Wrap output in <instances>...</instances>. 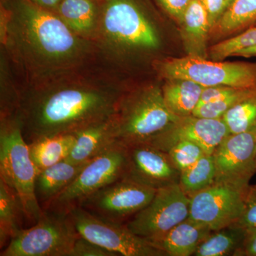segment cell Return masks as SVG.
I'll list each match as a JSON object with an SVG mask.
<instances>
[{"label": "cell", "instance_id": "6da1fadb", "mask_svg": "<svg viewBox=\"0 0 256 256\" xmlns=\"http://www.w3.org/2000/svg\"><path fill=\"white\" fill-rule=\"evenodd\" d=\"M0 44L20 90L102 65L92 42L30 0L0 2Z\"/></svg>", "mask_w": 256, "mask_h": 256}, {"label": "cell", "instance_id": "7a4b0ae2", "mask_svg": "<svg viewBox=\"0 0 256 256\" xmlns=\"http://www.w3.org/2000/svg\"><path fill=\"white\" fill-rule=\"evenodd\" d=\"M136 80L104 65L20 90L14 117L28 144L74 134L114 116Z\"/></svg>", "mask_w": 256, "mask_h": 256}, {"label": "cell", "instance_id": "3957f363", "mask_svg": "<svg viewBox=\"0 0 256 256\" xmlns=\"http://www.w3.org/2000/svg\"><path fill=\"white\" fill-rule=\"evenodd\" d=\"M152 0H102L94 41L100 63L131 79L160 60L164 40Z\"/></svg>", "mask_w": 256, "mask_h": 256}, {"label": "cell", "instance_id": "277c9868", "mask_svg": "<svg viewBox=\"0 0 256 256\" xmlns=\"http://www.w3.org/2000/svg\"><path fill=\"white\" fill-rule=\"evenodd\" d=\"M162 86L142 80L124 94L116 114L118 142L126 146L146 143L181 118L168 108Z\"/></svg>", "mask_w": 256, "mask_h": 256}, {"label": "cell", "instance_id": "5b68a950", "mask_svg": "<svg viewBox=\"0 0 256 256\" xmlns=\"http://www.w3.org/2000/svg\"><path fill=\"white\" fill-rule=\"evenodd\" d=\"M37 170L18 120L0 118V178L18 195L25 218L35 224L44 210L35 192Z\"/></svg>", "mask_w": 256, "mask_h": 256}, {"label": "cell", "instance_id": "8992f818", "mask_svg": "<svg viewBox=\"0 0 256 256\" xmlns=\"http://www.w3.org/2000/svg\"><path fill=\"white\" fill-rule=\"evenodd\" d=\"M152 70L161 80L188 79L205 88H256V63L214 62L188 56L160 58L152 64Z\"/></svg>", "mask_w": 256, "mask_h": 256}, {"label": "cell", "instance_id": "52a82bcc", "mask_svg": "<svg viewBox=\"0 0 256 256\" xmlns=\"http://www.w3.org/2000/svg\"><path fill=\"white\" fill-rule=\"evenodd\" d=\"M80 236L68 210H46L31 228L22 229L1 256H70Z\"/></svg>", "mask_w": 256, "mask_h": 256}, {"label": "cell", "instance_id": "ba28073f", "mask_svg": "<svg viewBox=\"0 0 256 256\" xmlns=\"http://www.w3.org/2000/svg\"><path fill=\"white\" fill-rule=\"evenodd\" d=\"M79 235L117 256H166L148 239L133 233L127 224L106 220L79 206L69 208Z\"/></svg>", "mask_w": 256, "mask_h": 256}, {"label": "cell", "instance_id": "9c48e42d", "mask_svg": "<svg viewBox=\"0 0 256 256\" xmlns=\"http://www.w3.org/2000/svg\"><path fill=\"white\" fill-rule=\"evenodd\" d=\"M127 164V148L118 143L90 160L73 182L56 197L46 210H68L77 206L87 197L124 178Z\"/></svg>", "mask_w": 256, "mask_h": 256}, {"label": "cell", "instance_id": "30bf717a", "mask_svg": "<svg viewBox=\"0 0 256 256\" xmlns=\"http://www.w3.org/2000/svg\"><path fill=\"white\" fill-rule=\"evenodd\" d=\"M249 186L215 182L190 196L188 218L213 232L232 226L242 214Z\"/></svg>", "mask_w": 256, "mask_h": 256}, {"label": "cell", "instance_id": "8fae6325", "mask_svg": "<svg viewBox=\"0 0 256 256\" xmlns=\"http://www.w3.org/2000/svg\"><path fill=\"white\" fill-rule=\"evenodd\" d=\"M190 196L180 183L158 188L152 201L133 216L128 228L142 237L156 238L188 220L190 216Z\"/></svg>", "mask_w": 256, "mask_h": 256}, {"label": "cell", "instance_id": "7c38bea8", "mask_svg": "<svg viewBox=\"0 0 256 256\" xmlns=\"http://www.w3.org/2000/svg\"><path fill=\"white\" fill-rule=\"evenodd\" d=\"M156 190L124 178L87 197L77 206L98 216L124 224L150 204Z\"/></svg>", "mask_w": 256, "mask_h": 256}, {"label": "cell", "instance_id": "4fadbf2b", "mask_svg": "<svg viewBox=\"0 0 256 256\" xmlns=\"http://www.w3.org/2000/svg\"><path fill=\"white\" fill-rule=\"evenodd\" d=\"M213 156L216 182L249 186L256 173V128L229 134Z\"/></svg>", "mask_w": 256, "mask_h": 256}, {"label": "cell", "instance_id": "5bb4252c", "mask_svg": "<svg viewBox=\"0 0 256 256\" xmlns=\"http://www.w3.org/2000/svg\"><path fill=\"white\" fill-rule=\"evenodd\" d=\"M230 134L223 118H202L192 116L181 118L176 124L146 143L166 152L176 142L188 140L201 146L206 154L213 156Z\"/></svg>", "mask_w": 256, "mask_h": 256}, {"label": "cell", "instance_id": "9a60e30c", "mask_svg": "<svg viewBox=\"0 0 256 256\" xmlns=\"http://www.w3.org/2000/svg\"><path fill=\"white\" fill-rule=\"evenodd\" d=\"M126 148L128 164L124 178L156 190L180 183L181 172L168 152L148 143Z\"/></svg>", "mask_w": 256, "mask_h": 256}, {"label": "cell", "instance_id": "2e32d148", "mask_svg": "<svg viewBox=\"0 0 256 256\" xmlns=\"http://www.w3.org/2000/svg\"><path fill=\"white\" fill-rule=\"evenodd\" d=\"M116 114L74 133L75 146L66 160L75 164L88 162L116 146L118 142Z\"/></svg>", "mask_w": 256, "mask_h": 256}, {"label": "cell", "instance_id": "e0dca14e", "mask_svg": "<svg viewBox=\"0 0 256 256\" xmlns=\"http://www.w3.org/2000/svg\"><path fill=\"white\" fill-rule=\"evenodd\" d=\"M212 232L188 218L166 233L148 240L166 256H191Z\"/></svg>", "mask_w": 256, "mask_h": 256}, {"label": "cell", "instance_id": "ac0fdd59", "mask_svg": "<svg viewBox=\"0 0 256 256\" xmlns=\"http://www.w3.org/2000/svg\"><path fill=\"white\" fill-rule=\"evenodd\" d=\"M99 0H62L55 14L76 34L94 43L100 16Z\"/></svg>", "mask_w": 256, "mask_h": 256}, {"label": "cell", "instance_id": "d6986e66", "mask_svg": "<svg viewBox=\"0 0 256 256\" xmlns=\"http://www.w3.org/2000/svg\"><path fill=\"white\" fill-rule=\"evenodd\" d=\"M180 25L188 56L206 58V44L212 28L208 14L201 0H191Z\"/></svg>", "mask_w": 256, "mask_h": 256}, {"label": "cell", "instance_id": "ffe728a7", "mask_svg": "<svg viewBox=\"0 0 256 256\" xmlns=\"http://www.w3.org/2000/svg\"><path fill=\"white\" fill-rule=\"evenodd\" d=\"M89 162L75 164L65 160L37 174L35 192L44 210L73 182Z\"/></svg>", "mask_w": 256, "mask_h": 256}, {"label": "cell", "instance_id": "44dd1931", "mask_svg": "<svg viewBox=\"0 0 256 256\" xmlns=\"http://www.w3.org/2000/svg\"><path fill=\"white\" fill-rule=\"evenodd\" d=\"M162 88L169 110L178 118H186L193 116L205 87L188 79L174 78L164 80Z\"/></svg>", "mask_w": 256, "mask_h": 256}, {"label": "cell", "instance_id": "7402d4cb", "mask_svg": "<svg viewBox=\"0 0 256 256\" xmlns=\"http://www.w3.org/2000/svg\"><path fill=\"white\" fill-rule=\"evenodd\" d=\"M75 142L76 134H66L42 138L28 144L37 174L66 160Z\"/></svg>", "mask_w": 256, "mask_h": 256}, {"label": "cell", "instance_id": "603a6c76", "mask_svg": "<svg viewBox=\"0 0 256 256\" xmlns=\"http://www.w3.org/2000/svg\"><path fill=\"white\" fill-rule=\"evenodd\" d=\"M24 213L18 195L0 178V248L22 230Z\"/></svg>", "mask_w": 256, "mask_h": 256}, {"label": "cell", "instance_id": "cb8c5ba5", "mask_svg": "<svg viewBox=\"0 0 256 256\" xmlns=\"http://www.w3.org/2000/svg\"><path fill=\"white\" fill-rule=\"evenodd\" d=\"M256 23V0H235L230 9L224 14L210 36L217 38L230 36Z\"/></svg>", "mask_w": 256, "mask_h": 256}, {"label": "cell", "instance_id": "d4e9b609", "mask_svg": "<svg viewBox=\"0 0 256 256\" xmlns=\"http://www.w3.org/2000/svg\"><path fill=\"white\" fill-rule=\"evenodd\" d=\"M246 236L244 230L234 226L212 232L200 244L194 256H235L242 246Z\"/></svg>", "mask_w": 256, "mask_h": 256}, {"label": "cell", "instance_id": "484cf974", "mask_svg": "<svg viewBox=\"0 0 256 256\" xmlns=\"http://www.w3.org/2000/svg\"><path fill=\"white\" fill-rule=\"evenodd\" d=\"M216 169L213 156H204L201 160L182 172L180 184L188 196L204 190L216 182Z\"/></svg>", "mask_w": 256, "mask_h": 256}, {"label": "cell", "instance_id": "4316f807", "mask_svg": "<svg viewBox=\"0 0 256 256\" xmlns=\"http://www.w3.org/2000/svg\"><path fill=\"white\" fill-rule=\"evenodd\" d=\"M0 118L12 117L18 108L20 87L9 62L0 54Z\"/></svg>", "mask_w": 256, "mask_h": 256}, {"label": "cell", "instance_id": "83f0119b", "mask_svg": "<svg viewBox=\"0 0 256 256\" xmlns=\"http://www.w3.org/2000/svg\"><path fill=\"white\" fill-rule=\"evenodd\" d=\"M230 134H238L256 128V90L230 109L223 117Z\"/></svg>", "mask_w": 256, "mask_h": 256}, {"label": "cell", "instance_id": "f1b7e54d", "mask_svg": "<svg viewBox=\"0 0 256 256\" xmlns=\"http://www.w3.org/2000/svg\"><path fill=\"white\" fill-rule=\"evenodd\" d=\"M254 46H256V26L248 28L238 36L214 45L208 50V57L214 62H222Z\"/></svg>", "mask_w": 256, "mask_h": 256}, {"label": "cell", "instance_id": "f546056e", "mask_svg": "<svg viewBox=\"0 0 256 256\" xmlns=\"http://www.w3.org/2000/svg\"><path fill=\"white\" fill-rule=\"evenodd\" d=\"M256 90V88H242L236 94L229 96L223 100L198 106L194 112L193 116L202 118H223L224 114H226L230 109L240 101L245 100L248 97L252 95Z\"/></svg>", "mask_w": 256, "mask_h": 256}, {"label": "cell", "instance_id": "4dcf8cb0", "mask_svg": "<svg viewBox=\"0 0 256 256\" xmlns=\"http://www.w3.org/2000/svg\"><path fill=\"white\" fill-rule=\"evenodd\" d=\"M166 152L180 172L196 164L198 160L206 154L201 146L188 140L176 142Z\"/></svg>", "mask_w": 256, "mask_h": 256}, {"label": "cell", "instance_id": "1f68e13d", "mask_svg": "<svg viewBox=\"0 0 256 256\" xmlns=\"http://www.w3.org/2000/svg\"><path fill=\"white\" fill-rule=\"evenodd\" d=\"M232 226L242 229L246 233L256 230V185L248 188L242 214Z\"/></svg>", "mask_w": 256, "mask_h": 256}, {"label": "cell", "instance_id": "d6a6232c", "mask_svg": "<svg viewBox=\"0 0 256 256\" xmlns=\"http://www.w3.org/2000/svg\"><path fill=\"white\" fill-rule=\"evenodd\" d=\"M70 256H117L114 252L79 236L76 240Z\"/></svg>", "mask_w": 256, "mask_h": 256}, {"label": "cell", "instance_id": "836d02e7", "mask_svg": "<svg viewBox=\"0 0 256 256\" xmlns=\"http://www.w3.org/2000/svg\"><path fill=\"white\" fill-rule=\"evenodd\" d=\"M165 14L178 24L182 21L184 14L191 0H152Z\"/></svg>", "mask_w": 256, "mask_h": 256}, {"label": "cell", "instance_id": "e575fe53", "mask_svg": "<svg viewBox=\"0 0 256 256\" xmlns=\"http://www.w3.org/2000/svg\"><path fill=\"white\" fill-rule=\"evenodd\" d=\"M208 14L210 28H214L235 0H201Z\"/></svg>", "mask_w": 256, "mask_h": 256}, {"label": "cell", "instance_id": "d590c367", "mask_svg": "<svg viewBox=\"0 0 256 256\" xmlns=\"http://www.w3.org/2000/svg\"><path fill=\"white\" fill-rule=\"evenodd\" d=\"M242 88L228 86H214L205 88L200 100V105L216 102L236 94Z\"/></svg>", "mask_w": 256, "mask_h": 256}, {"label": "cell", "instance_id": "8d00e7d4", "mask_svg": "<svg viewBox=\"0 0 256 256\" xmlns=\"http://www.w3.org/2000/svg\"><path fill=\"white\" fill-rule=\"evenodd\" d=\"M235 256H256V230L246 233L242 246Z\"/></svg>", "mask_w": 256, "mask_h": 256}, {"label": "cell", "instance_id": "74e56055", "mask_svg": "<svg viewBox=\"0 0 256 256\" xmlns=\"http://www.w3.org/2000/svg\"><path fill=\"white\" fill-rule=\"evenodd\" d=\"M40 8L55 13L62 0H30Z\"/></svg>", "mask_w": 256, "mask_h": 256}, {"label": "cell", "instance_id": "f35d334b", "mask_svg": "<svg viewBox=\"0 0 256 256\" xmlns=\"http://www.w3.org/2000/svg\"><path fill=\"white\" fill-rule=\"evenodd\" d=\"M235 56L244 57V58H252V57L256 56V46L242 50L236 54Z\"/></svg>", "mask_w": 256, "mask_h": 256}, {"label": "cell", "instance_id": "ab89813d", "mask_svg": "<svg viewBox=\"0 0 256 256\" xmlns=\"http://www.w3.org/2000/svg\"><path fill=\"white\" fill-rule=\"evenodd\" d=\"M1 1H4V0H0V2H1Z\"/></svg>", "mask_w": 256, "mask_h": 256}, {"label": "cell", "instance_id": "60d3db41", "mask_svg": "<svg viewBox=\"0 0 256 256\" xmlns=\"http://www.w3.org/2000/svg\"><path fill=\"white\" fill-rule=\"evenodd\" d=\"M99 1H102V0H99Z\"/></svg>", "mask_w": 256, "mask_h": 256}]
</instances>
